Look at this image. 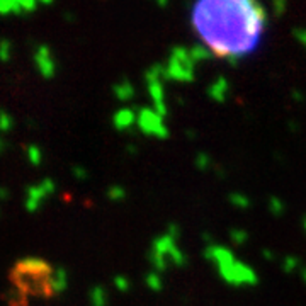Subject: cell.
I'll use <instances>...</instances> for the list:
<instances>
[{"mask_svg": "<svg viewBox=\"0 0 306 306\" xmlns=\"http://www.w3.org/2000/svg\"><path fill=\"white\" fill-rule=\"evenodd\" d=\"M191 24L215 57L236 65L261 44L267 11L261 0H194Z\"/></svg>", "mask_w": 306, "mask_h": 306, "instance_id": "6da1fadb", "label": "cell"}, {"mask_svg": "<svg viewBox=\"0 0 306 306\" xmlns=\"http://www.w3.org/2000/svg\"><path fill=\"white\" fill-rule=\"evenodd\" d=\"M150 262L151 266L155 267L157 272H162L165 271L170 264L177 267L185 266V255L182 250L177 247L175 238H172L170 235H164L153 242L150 250Z\"/></svg>", "mask_w": 306, "mask_h": 306, "instance_id": "7a4b0ae2", "label": "cell"}, {"mask_svg": "<svg viewBox=\"0 0 306 306\" xmlns=\"http://www.w3.org/2000/svg\"><path fill=\"white\" fill-rule=\"evenodd\" d=\"M165 78L175 82H191L196 73V63L192 62L191 53L184 46H175L169 55V62L164 65Z\"/></svg>", "mask_w": 306, "mask_h": 306, "instance_id": "3957f363", "label": "cell"}, {"mask_svg": "<svg viewBox=\"0 0 306 306\" xmlns=\"http://www.w3.org/2000/svg\"><path fill=\"white\" fill-rule=\"evenodd\" d=\"M146 83H148V92H150L153 109L159 113L162 118L167 114V106H165V97H164V83L162 80L165 78L164 65H151L145 73Z\"/></svg>", "mask_w": 306, "mask_h": 306, "instance_id": "277c9868", "label": "cell"}, {"mask_svg": "<svg viewBox=\"0 0 306 306\" xmlns=\"http://www.w3.org/2000/svg\"><path fill=\"white\" fill-rule=\"evenodd\" d=\"M221 279L226 281L231 286H252L257 282V274L250 269L247 264L240 262V261H231L226 266L218 269Z\"/></svg>", "mask_w": 306, "mask_h": 306, "instance_id": "5b68a950", "label": "cell"}, {"mask_svg": "<svg viewBox=\"0 0 306 306\" xmlns=\"http://www.w3.org/2000/svg\"><path fill=\"white\" fill-rule=\"evenodd\" d=\"M57 191V184L53 179H44L39 184H31L26 189V211L27 213H36L39 211V208L43 206V202L48 197H51Z\"/></svg>", "mask_w": 306, "mask_h": 306, "instance_id": "8992f818", "label": "cell"}, {"mask_svg": "<svg viewBox=\"0 0 306 306\" xmlns=\"http://www.w3.org/2000/svg\"><path fill=\"white\" fill-rule=\"evenodd\" d=\"M136 124L141 133L148 134V136H157V138H167L169 136V129H167L164 118L157 113L155 109L145 108L138 113Z\"/></svg>", "mask_w": 306, "mask_h": 306, "instance_id": "52a82bcc", "label": "cell"}, {"mask_svg": "<svg viewBox=\"0 0 306 306\" xmlns=\"http://www.w3.org/2000/svg\"><path fill=\"white\" fill-rule=\"evenodd\" d=\"M34 65H36V70L39 72V75L49 80L57 75V60L53 57V51L48 44H39L38 48L34 49Z\"/></svg>", "mask_w": 306, "mask_h": 306, "instance_id": "ba28073f", "label": "cell"}, {"mask_svg": "<svg viewBox=\"0 0 306 306\" xmlns=\"http://www.w3.org/2000/svg\"><path fill=\"white\" fill-rule=\"evenodd\" d=\"M17 272L26 276H38V277H48L53 269L49 267V264L43 261L39 257H26L17 264L16 267Z\"/></svg>", "mask_w": 306, "mask_h": 306, "instance_id": "9c48e42d", "label": "cell"}, {"mask_svg": "<svg viewBox=\"0 0 306 306\" xmlns=\"http://www.w3.org/2000/svg\"><path fill=\"white\" fill-rule=\"evenodd\" d=\"M48 286H49V293L53 294H62L67 291L68 287V272L67 269L57 267L51 271V274L48 277Z\"/></svg>", "mask_w": 306, "mask_h": 306, "instance_id": "30bf717a", "label": "cell"}, {"mask_svg": "<svg viewBox=\"0 0 306 306\" xmlns=\"http://www.w3.org/2000/svg\"><path fill=\"white\" fill-rule=\"evenodd\" d=\"M206 257L210 259L218 269L226 266V264L231 261H235L233 253H231L228 248L221 247V245H210V247L206 248Z\"/></svg>", "mask_w": 306, "mask_h": 306, "instance_id": "8fae6325", "label": "cell"}, {"mask_svg": "<svg viewBox=\"0 0 306 306\" xmlns=\"http://www.w3.org/2000/svg\"><path fill=\"white\" fill-rule=\"evenodd\" d=\"M136 118L138 114L134 113L133 109L129 108H121L114 113V118H113V124L116 129L119 131H124V129H129L133 124H136Z\"/></svg>", "mask_w": 306, "mask_h": 306, "instance_id": "7c38bea8", "label": "cell"}, {"mask_svg": "<svg viewBox=\"0 0 306 306\" xmlns=\"http://www.w3.org/2000/svg\"><path fill=\"white\" fill-rule=\"evenodd\" d=\"M228 92H230L228 80H226L225 77H218L210 85V89H208V95L215 102H225L228 99Z\"/></svg>", "mask_w": 306, "mask_h": 306, "instance_id": "4fadbf2b", "label": "cell"}, {"mask_svg": "<svg viewBox=\"0 0 306 306\" xmlns=\"http://www.w3.org/2000/svg\"><path fill=\"white\" fill-rule=\"evenodd\" d=\"M113 92H114V95H116V99H118V100L128 102V100L133 99V95H134V87H133V83L129 82V80L123 78L121 82H118V83H116V85L113 87Z\"/></svg>", "mask_w": 306, "mask_h": 306, "instance_id": "5bb4252c", "label": "cell"}, {"mask_svg": "<svg viewBox=\"0 0 306 306\" xmlns=\"http://www.w3.org/2000/svg\"><path fill=\"white\" fill-rule=\"evenodd\" d=\"M90 306H108V291L102 286H94L89 291Z\"/></svg>", "mask_w": 306, "mask_h": 306, "instance_id": "9a60e30c", "label": "cell"}, {"mask_svg": "<svg viewBox=\"0 0 306 306\" xmlns=\"http://www.w3.org/2000/svg\"><path fill=\"white\" fill-rule=\"evenodd\" d=\"M189 53H191V58L194 63H202V62H208V60H211L215 55L211 53L210 49L206 48L204 44H194L191 49H189Z\"/></svg>", "mask_w": 306, "mask_h": 306, "instance_id": "2e32d148", "label": "cell"}, {"mask_svg": "<svg viewBox=\"0 0 306 306\" xmlns=\"http://www.w3.org/2000/svg\"><path fill=\"white\" fill-rule=\"evenodd\" d=\"M0 16H21V11L17 7L16 0H0Z\"/></svg>", "mask_w": 306, "mask_h": 306, "instance_id": "e0dca14e", "label": "cell"}, {"mask_svg": "<svg viewBox=\"0 0 306 306\" xmlns=\"http://www.w3.org/2000/svg\"><path fill=\"white\" fill-rule=\"evenodd\" d=\"M26 155H27V160H29V164L34 165V167L41 165V162H43V151H41V148L38 145H34V143L27 146Z\"/></svg>", "mask_w": 306, "mask_h": 306, "instance_id": "ac0fdd59", "label": "cell"}, {"mask_svg": "<svg viewBox=\"0 0 306 306\" xmlns=\"http://www.w3.org/2000/svg\"><path fill=\"white\" fill-rule=\"evenodd\" d=\"M12 58V43L9 39H0V62L7 63Z\"/></svg>", "mask_w": 306, "mask_h": 306, "instance_id": "d6986e66", "label": "cell"}, {"mask_svg": "<svg viewBox=\"0 0 306 306\" xmlns=\"http://www.w3.org/2000/svg\"><path fill=\"white\" fill-rule=\"evenodd\" d=\"M14 128V118L7 111L0 109V133H7Z\"/></svg>", "mask_w": 306, "mask_h": 306, "instance_id": "ffe728a7", "label": "cell"}, {"mask_svg": "<svg viewBox=\"0 0 306 306\" xmlns=\"http://www.w3.org/2000/svg\"><path fill=\"white\" fill-rule=\"evenodd\" d=\"M24 294L26 293H22L19 287H16V289H12V291H9V293H7V301L12 306H21V304L24 306L26 304L24 303Z\"/></svg>", "mask_w": 306, "mask_h": 306, "instance_id": "44dd1931", "label": "cell"}, {"mask_svg": "<svg viewBox=\"0 0 306 306\" xmlns=\"http://www.w3.org/2000/svg\"><path fill=\"white\" fill-rule=\"evenodd\" d=\"M108 197L111 199V201H123L124 197H126V191H124V187H121V185H111V187L108 189Z\"/></svg>", "mask_w": 306, "mask_h": 306, "instance_id": "7402d4cb", "label": "cell"}, {"mask_svg": "<svg viewBox=\"0 0 306 306\" xmlns=\"http://www.w3.org/2000/svg\"><path fill=\"white\" fill-rule=\"evenodd\" d=\"M16 2H17L19 11H21V16H24V14H31L38 9V2H36V0H16Z\"/></svg>", "mask_w": 306, "mask_h": 306, "instance_id": "603a6c76", "label": "cell"}, {"mask_svg": "<svg viewBox=\"0 0 306 306\" xmlns=\"http://www.w3.org/2000/svg\"><path fill=\"white\" fill-rule=\"evenodd\" d=\"M230 201L233 206L240 208V210H248L250 208V199L247 196H242V194H231Z\"/></svg>", "mask_w": 306, "mask_h": 306, "instance_id": "cb8c5ba5", "label": "cell"}, {"mask_svg": "<svg viewBox=\"0 0 306 306\" xmlns=\"http://www.w3.org/2000/svg\"><path fill=\"white\" fill-rule=\"evenodd\" d=\"M145 281H146V286L150 287L151 291H155V293L162 289V277L157 274V272H150Z\"/></svg>", "mask_w": 306, "mask_h": 306, "instance_id": "d4e9b609", "label": "cell"}, {"mask_svg": "<svg viewBox=\"0 0 306 306\" xmlns=\"http://www.w3.org/2000/svg\"><path fill=\"white\" fill-rule=\"evenodd\" d=\"M114 286H116V289H119L121 293H128L129 287H131V282H129V279H126L124 276H116Z\"/></svg>", "mask_w": 306, "mask_h": 306, "instance_id": "484cf974", "label": "cell"}, {"mask_svg": "<svg viewBox=\"0 0 306 306\" xmlns=\"http://www.w3.org/2000/svg\"><path fill=\"white\" fill-rule=\"evenodd\" d=\"M269 208H271V211L274 213L276 216H279L284 213V204L279 197H271V201H269Z\"/></svg>", "mask_w": 306, "mask_h": 306, "instance_id": "4316f807", "label": "cell"}, {"mask_svg": "<svg viewBox=\"0 0 306 306\" xmlns=\"http://www.w3.org/2000/svg\"><path fill=\"white\" fill-rule=\"evenodd\" d=\"M248 235L245 230H231V242L236 243V245H242L247 242Z\"/></svg>", "mask_w": 306, "mask_h": 306, "instance_id": "83f0119b", "label": "cell"}, {"mask_svg": "<svg viewBox=\"0 0 306 306\" xmlns=\"http://www.w3.org/2000/svg\"><path fill=\"white\" fill-rule=\"evenodd\" d=\"M196 165H197V169L208 170V169L211 167V159L206 155V153H199L197 159H196Z\"/></svg>", "mask_w": 306, "mask_h": 306, "instance_id": "f1b7e54d", "label": "cell"}, {"mask_svg": "<svg viewBox=\"0 0 306 306\" xmlns=\"http://www.w3.org/2000/svg\"><path fill=\"white\" fill-rule=\"evenodd\" d=\"M298 266H299V261L296 257H286L284 262H282V269H284L286 272H293Z\"/></svg>", "mask_w": 306, "mask_h": 306, "instance_id": "f546056e", "label": "cell"}, {"mask_svg": "<svg viewBox=\"0 0 306 306\" xmlns=\"http://www.w3.org/2000/svg\"><path fill=\"white\" fill-rule=\"evenodd\" d=\"M272 4V11H274L276 16H282L286 11V0H271Z\"/></svg>", "mask_w": 306, "mask_h": 306, "instance_id": "4dcf8cb0", "label": "cell"}, {"mask_svg": "<svg viewBox=\"0 0 306 306\" xmlns=\"http://www.w3.org/2000/svg\"><path fill=\"white\" fill-rule=\"evenodd\" d=\"M72 174H73V177L75 179H78V180H85L87 177H89V172H87L83 167H80V165H75L72 169Z\"/></svg>", "mask_w": 306, "mask_h": 306, "instance_id": "1f68e13d", "label": "cell"}, {"mask_svg": "<svg viewBox=\"0 0 306 306\" xmlns=\"http://www.w3.org/2000/svg\"><path fill=\"white\" fill-rule=\"evenodd\" d=\"M293 34H294V38L306 48V29H296Z\"/></svg>", "mask_w": 306, "mask_h": 306, "instance_id": "d6a6232c", "label": "cell"}, {"mask_svg": "<svg viewBox=\"0 0 306 306\" xmlns=\"http://www.w3.org/2000/svg\"><path fill=\"white\" fill-rule=\"evenodd\" d=\"M9 196H11L9 189H7V187H2V185H0V201H6V199H9Z\"/></svg>", "mask_w": 306, "mask_h": 306, "instance_id": "836d02e7", "label": "cell"}, {"mask_svg": "<svg viewBox=\"0 0 306 306\" xmlns=\"http://www.w3.org/2000/svg\"><path fill=\"white\" fill-rule=\"evenodd\" d=\"M153 2H155V4H157V6H159V7L165 9V7H167V6H169V4H170V0H153Z\"/></svg>", "mask_w": 306, "mask_h": 306, "instance_id": "e575fe53", "label": "cell"}, {"mask_svg": "<svg viewBox=\"0 0 306 306\" xmlns=\"http://www.w3.org/2000/svg\"><path fill=\"white\" fill-rule=\"evenodd\" d=\"M36 2H38V6H51L55 0H36Z\"/></svg>", "mask_w": 306, "mask_h": 306, "instance_id": "d590c367", "label": "cell"}, {"mask_svg": "<svg viewBox=\"0 0 306 306\" xmlns=\"http://www.w3.org/2000/svg\"><path fill=\"white\" fill-rule=\"evenodd\" d=\"M301 277H303V281L306 282V269H303V272H301Z\"/></svg>", "mask_w": 306, "mask_h": 306, "instance_id": "8d00e7d4", "label": "cell"}, {"mask_svg": "<svg viewBox=\"0 0 306 306\" xmlns=\"http://www.w3.org/2000/svg\"><path fill=\"white\" fill-rule=\"evenodd\" d=\"M2 146H4V145H2V140H0V151H2Z\"/></svg>", "mask_w": 306, "mask_h": 306, "instance_id": "74e56055", "label": "cell"}, {"mask_svg": "<svg viewBox=\"0 0 306 306\" xmlns=\"http://www.w3.org/2000/svg\"><path fill=\"white\" fill-rule=\"evenodd\" d=\"M304 230H306V218H304Z\"/></svg>", "mask_w": 306, "mask_h": 306, "instance_id": "f35d334b", "label": "cell"}]
</instances>
